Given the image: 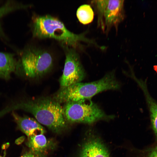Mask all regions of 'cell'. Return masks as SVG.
<instances>
[{"label": "cell", "mask_w": 157, "mask_h": 157, "mask_svg": "<svg viewBox=\"0 0 157 157\" xmlns=\"http://www.w3.org/2000/svg\"><path fill=\"white\" fill-rule=\"evenodd\" d=\"M108 0L93 1L92 2L97 11L98 16V24L103 30L105 29L104 21V15L105 9Z\"/></svg>", "instance_id": "cell-14"}, {"label": "cell", "mask_w": 157, "mask_h": 157, "mask_svg": "<svg viewBox=\"0 0 157 157\" xmlns=\"http://www.w3.org/2000/svg\"><path fill=\"white\" fill-rule=\"evenodd\" d=\"M28 5L8 1L0 7V19L4 16L11 12L28 7ZM2 31L0 24V35H3Z\"/></svg>", "instance_id": "cell-13"}, {"label": "cell", "mask_w": 157, "mask_h": 157, "mask_svg": "<svg viewBox=\"0 0 157 157\" xmlns=\"http://www.w3.org/2000/svg\"><path fill=\"white\" fill-rule=\"evenodd\" d=\"M120 87L113 71L99 80L86 83L79 82L61 87L52 98L60 104L71 101L90 100L101 92L110 90H117Z\"/></svg>", "instance_id": "cell-3"}, {"label": "cell", "mask_w": 157, "mask_h": 157, "mask_svg": "<svg viewBox=\"0 0 157 157\" xmlns=\"http://www.w3.org/2000/svg\"><path fill=\"white\" fill-rule=\"evenodd\" d=\"M13 112L12 115L17 127L28 138L45 133L44 127L36 120L27 116H21Z\"/></svg>", "instance_id": "cell-8"}, {"label": "cell", "mask_w": 157, "mask_h": 157, "mask_svg": "<svg viewBox=\"0 0 157 157\" xmlns=\"http://www.w3.org/2000/svg\"><path fill=\"white\" fill-rule=\"evenodd\" d=\"M32 28L34 37L39 39L51 38L76 49L81 41L96 44L85 37L84 33L75 34L67 29L58 19L50 15H36L32 18Z\"/></svg>", "instance_id": "cell-2"}, {"label": "cell", "mask_w": 157, "mask_h": 157, "mask_svg": "<svg viewBox=\"0 0 157 157\" xmlns=\"http://www.w3.org/2000/svg\"><path fill=\"white\" fill-rule=\"evenodd\" d=\"M21 109L32 114L40 124L53 132H60L67 126L61 105L52 97H41L21 101L0 111V117L15 110Z\"/></svg>", "instance_id": "cell-1"}, {"label": "cell", "mask_w": 157, "mask_h": 157, "mask_svg": "<svg viewBox=\"0 0 157 157\" xmlns=\"http://www.w3.org/2000/svg\"><path fill=\"white\" fill-rule=\"evenodd\" d=\"M125 17L124 0H108L104 10V21L106 32L114 27L117 30L118 26Z\"/></svg>", "instance_id": "cell-7"}, {"label": "cell", "mask_w": 157, "mask_h": 157, "mask_svg": "<svg viewBox=\"0 0 157 157\" xmlns=\"http://www.w3.org/2000/svg\"><path fill=\"white\" fill-rule=\"evenodd\" d=\"M142 157H157V143L142 151Z\"/></svg>", "instance_id": "cell-15"}, {"label": "cell", "mask_w": 157, "mask_h": 157, "mask_svg": "<svg viewBox=\"0 0 157 157\" xmlns=\"http://www.w3.org/2000/svg\"><path fill=\"white\" fill-rule=\"evenodd\" d=\"M18 65L14 54L0 52V77L9 79L11 74L15 71Z\"/></svg>", "instance_id": "cell-10"}, {"label": "cell", "mask_w": 157, "mask_h": 157, "mask_svg": "<svg viewBox=\"0 0 157 157\" xmlns=\"http://www.w3.org/2000/svg\"><path fill=\"white\" fill-rule=\"evenodd\" d=\"M64 115L67 122L91 124L101 120L114 118L108 115L96 104L90 100L69 102L63 107Z\"/></svg>", "instance_id": "cell-4"}, {"label": "cell", "mask_w": 157, "mask_h": 157, "mask_svg": "<svg viewBox=\"0 0 157 157\" xmlns=\"http://www.w3.org/2000/svg\"><path fill=\"white\" fill-rule=\"evenodd\" d=\"M53 59L48 51L35 47H30L23 51L20 65L27 76L32 78L44 76L51 69Z\"/></svg>", "instance_id": "cell-5"}, {"label": "cell", "mask_w": 157, "mask_h": 157, "mask_svg": "<svg viewBox=\"0 0 157 157\" xmlns=\"http://www.w3.org/2000/svg\"><path fill=\"white\" fill-rule=\"evenodd\" d=\"M65 55L63 74L59 79L61 87H67L81 82L85 76V73L81 64L76 49L62 44Z\"/></svg>", "instance_id": "cell-6"}, {"label": "cell", "mask_w": 157, "mask_h": 157, "mask_svg": "<svg viewBox=\"0 0 157 157\" xmlns=\"http://www.w3.org/2000/svg\"><path fill=\"white\" fill-rule=\"evenodd\" d=\"M80 157H109L107 149L102 143L95 138L87 140L83 144Z\"/></svg>", "instance_id": "cell-9"}, {"label": "cell", "mask_w": 157, "mask_h": 157, "mask_svg": "<svg viewBox=\"0 0 157 157\" xmlns=\"http://www.w3.org/2000/svg\"><path fill=\"white\" fill-rule=\"evenodd\" d=\"M44 156L29 150L24 153L20 157H44Z\"/></svg>", "instance_id": "cell-16"}, {"label": "cell", "mask_w": 157, "mask_h": 157, "mask_svg": "<svg viewBox=\"0 0 157 157\" xmlns=\"http://www.w3.org/2000/svg\"><path fill=\"white\" fill-rule=\"evenodd\" d=\"M49 141L43 134L28 138L26 142L29 150L44 156L49 149Z\"/></svg>", "instance_id": "cell-11"}, {"label": "cell", "mask_w": 157, "mask_h": 157, "mask_svg": "<svg viewBox=\"0 0 157 157\" xmlns=\"http://www.w3.org/2000/svg\"><path fill=\"white\" fill-rule=\"evenodd\" d=\"M0 157H3L0 156Z\"/></svg>", "instance_id": "cell-17"}, {"label": "cell", "mask_w": 157, "mask_h": 157, "mask_svg": "<svg viewBox=\"0 0 157 157\" xmlns=\"http://www.w3.org/2000/svg\"><path fill=\"white\" fill-rule=\"evenodd\" d=\"M76 15L79 22L83 24H89L93 19L94 12L89 5L83 4L79 6L77 10Z\"/></svg>", "instance_id": "cell-12"}]
</instances>
